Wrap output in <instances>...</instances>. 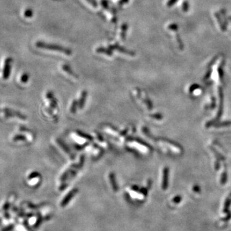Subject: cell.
Wrapping results in <instances>:
<instances>
[{
	"instance_id": "cell-3",
	"label": "cell",
	"mask_w": 231,
	"mask_h": 231,
	"mask_svg": "<svg viewBox=\"0 0 231 231\" xmlns=\"http://www.w3.org/2000/svg\"><path fill=\"white\" fill-rule=\"evenodd\" d=\"M36 179H40V175L37 172H33L30 173L27 177V182L30 186H36L39 180H36Z\"/></svg>"
},
{
	"instance_id": "cell-1",
	"label": "cell",
	"mask_w": 231,
	"mask_h": 231,
	"mask_svg": "<svg viewBox=\"0 0 231 231\" xmlns=\"http://www.w3.org/2000/svg\"><path fill=\"white\" fill-rule=\"evenodd\" d=\"M36 45L38 48H42V49H49V50H55L58 51L66 55H71V51L69 49L63 48L62 46L55 45H50V44H46L42 42H37Z\"/></svg>"
},
{
	"instance_id": "cell-10",
	"label": "cell",
	"mask_w": 231,
	"mask_h": 231,
	"mask_svg": "<svg viewBox=\"0 0 231 231\" xmlns=\"http://www.w3.org/2000/svg\"><path fill=\"white\" fill-rule=\"evenodd\" d=\"M88 1L91 3L94 7H96V3L95 2V0H88Z\"/></svg>"
},
{
	"instance_id": "cell-4",
	"label": "cell",
	"mask_w": 231,
	"mask_h": 231,
	"mask_svg": "<svg viewBox=\"0 0 231 231\" xmlns=\"http://www.w3.org/2000/svg\"><path fill=\"white\" fill-rule=\"evenodd\" d=\"M110 48L112 49H118V50H119V51H121L122 53H126V54H129V55H134V53L133 52H130L129 51H127L125 49L121 48L120 46H118V45H113V46H110Z\"/></svg>"
},
{
	"instance_id": "cell-5",
	"label": "cell",
	"mask_w": 231,
	"mask_h": 231,
	"mask_svg": "<svg viewBox=\"0 0 231 231\" xmlns=\"http://www.w3.org/2000/svg\"><path fill=\"white\" fill-rule=\"evenodd\" d=\"M97 52L104 53H106L107 55H112V51H111L110 49H105V48H99L98 49H97Z\"/></svg>"
},
{
	"instance_id": "cell-6",
	"label": "cell",
	"mask_w": 231,
	"mask_h": 231,
	"mask_svg": "<svg viewBox=\"0 0 231 231\" xmlns=\"http://www.w3.org/2000/svg\"><path fill=\"white\" fill-rule=\"evenodd\" d=\"M63 69H64L65 71H66V73H68L70 75L73 76V77H76V76L74 75L73 73V71H71V68H69V66L68 65H64V66H63Z\"/></svg>"
},
{
	"instance_id": "cell-12",
	"label": "cell",
	"mask_w": 231,
	"mask_h": 231,
	"mask_svg": "<svg viewBox=\"0 0 231 231\" xmlns=\"http://www.w3.org/2000/svg\"><path fill=\"white\" fill-rule=\"evenodd\" d=\"M128 0H121L120 3H119V4L120 5H123V4H125V3H127Z\"/></svg>"
},
{
	"instance_id": "cell-9",
	"label": "cell",
	"mask_w": 231,
	"mask_h": 231,
	"mask_svg": "<svg viewBox=\"0 0 231 231\" xmlns=\"http://www.w3.org/2000/svg\"><path fill=\"white\" fill-rule=\"evenodd\" d=\"M127 30V25H122V34H121V37L122 39H124L125 36V32H126Z\"/></svg>"
},
{
	"instance_id": "cell-8",
	"label": "cell",
	"mask_w": 231,
	"mask_h": 231,
	"mask_svg": "<svg viewBox=\"0 0 231 231\" xmlns=\"http://www.w3.org/2000/svg\"><path fill=\"white\" fill-rule=\"evenodd\" d=\"M28 78H29V77H28V74L25 73V74H23L21 76V82H22L23 83H26L28 82Z\"/></svg>"
},
{
	"instance_id": "cell-11",
	"label": "cell",
	"mask_w": 231,
	"mask_h": 231,
	"mask_svg": "<svg viewBox=\"0 0 231 231\" xmlns=\"http://www.w3.org/2000/svg\"><path fill=\"white\" fill-rule=\"evenodd\" d=\"M102 5H104V7H107V2L106 1H102Z\"/></svg>"
},
{
	"instance_id": "cell-2",
	"label": "cell",
	"mask_w": 231,
	"mask_h": 231,
	"mask_svg": "<svg viewBox=\"0 0 231 231\" xmlns=\"http://www.w3.org/2000/svg\"><path fill=\"white\" fill-rule=\"evenodd\" d=\"M12 61V60L11 58H7V59L5 60L3 71V79H5V80H7V79L9 77L11 70Z\"/></svg>"
},
{
	"instance_id": "cell-7",
	"label": "cell",
	"mask_w": 231,
	"mask_h": 231,
	"mask_svg": "<svg viewBox=\"0 0 231 231\" xmlns=\"http://www.w3.org/2000/svg\"><path fill=\"white\" fill-rule=\"evenodd\" d=\"M24 15L26 17H31L33 16V11L31 9H26Z\"/></svg>"
}]
</instances>
